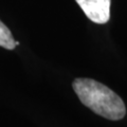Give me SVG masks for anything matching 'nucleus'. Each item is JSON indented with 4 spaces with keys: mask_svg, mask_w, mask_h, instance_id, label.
Masks as SVG:
<instances>
[{
    "mask_svg": "<svg viewBox=\"0 0 127 127\" xmlns=\"http://www.w3.org/2000/svg\"><path fill=\"white\" fill-rule=\"evenodd\" d=\"M0 47L7 50L15 49V39L12 35L10 29L0 20Z\"/></svg>",
    "mask_w": 127,
    "mask_h": 127,
    "instance_id": "obj_3",
    "label": "nucleus"
},
{
    "mask_svg": "<svg viewBox=\"0 0 127 127\" xmlns=\"http://www.w3.org/2000/svg\"><path fill=\"white\" fill-rule=\"evenodd\" d=\"M75 1L91 21L103 25L108 22L110 19L111 0H75Z\"/></svg>",
    "mask_w": 127,
    "mask_h": 127,
    "instance_id": "obj_2",
    "label": "nucleus"
},
{
    "mask_svg": "<svg viewBox=\"0 0 127 127\" xmlns=\"http://www.w3.org/2000/svg\"><path fill=\"white\" fill-rule=\"evenodd\" d=\"M72 86L81 102L98 116L112 121L125 117L124 102L105 85L90 78H76Z\"/></svg>",
    "mask_w": 127,
    "mask_h": 127,
    "instance_id": "obj_1",
    "label": "nucleus"
}]
</instances>
